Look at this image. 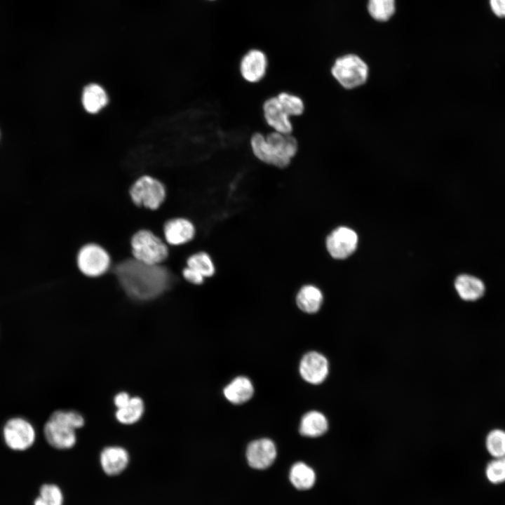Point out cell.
I'll return each mask as SVG.
<instances>
[{
	"instance_id": "obj_18",
	"label": "cell",
	"mask_w": 505,
	"mask_h": 505,
	"mask_svg": "<svg viewBox=\"0 0 505 505\" xmlns=\"http://www.w3.org/2000/svg\"><path fill=\"white\" fill-rule=\"evenodd\" d=\"M225 398L234 404H242L253 395L254 389L251 381L245 377L239 376L234 379L224 389Z\"/></svg>"
},
{
	"instance_id": "obj_20",
	"label": "cell",
	"mask_w": 505,
	"mask_h": 505,
	"mask_svg": "<svg viewBox=\"0 0 505 505\" xmlns=\"http://www.w3.org/2000/svg\"><path fill=\"white\" fill-rule=\"evenodd\" d=\"M323 302L321 291L316 286H302L296 296V303L299 309L307 314L317 312Z\"/></svg>"
},
{
	"instance_id": "obj_4",
	"label": "cell",
	"mask_w": 505,
	"mask_h": 505,
	"mask_svg": "<svg viewBox=\"0 0 505 505\" xmlns=\"http://www.w3.org/2000/svg\"><path fill=\"white\" fill-rule=\"evenodd\" d=\"M131 248L134 259L147 264H159L168 255L166 245L147 230L135 234L131 239Z\"/></svg>"
},
{
	"instance_id": "obj_7",
	"label": "cell",
	"mask_w": 505,
	"mask_h": 505,
	"mask_svg": "<svg viewBox=\"0 0 505 505\" xmlns=\"http://www.w3.org/2000/svg\"><path fill=\"white\" fill-rule=\"evenodd\" d=\"M6 444L14 450H25L35 440V431L32 425L22 418H13L5 424L3 430Z\"/></svg>"
},
{
	"instance_id": "obj_13",
	"label": "cell",
	"mask_w": 505,
	"mask_h": 505,
	"mask_svg": "<svg viewBox=\"0 0 505 505\" xmlns=\"http://www.w3.org/2000/svg\"><path fill=\"white\" fill-rule=\"evenodd\" d=\"M262 110L265 122L274 131L291 134L293 127L290 117L281 107L276 96L267 99L263 104Z\"/></svg>"
},
{
	"instance_id": "obj_2",
	"label": "cell",
	"mask_w": 505,
	"mask_h": 505,
	"mask_svg": "<svg viewBox=\"0 0 505 505\" xmlns=\"http://www.w3.org/2000/svg\"><path fill=\"white\" fill-rule=\"evenodd\" d=\"M250 146L259 161L279 168L288 166L298 150L297 141L291 134L275 131L267 135L254 133L250 140Z\"/></svg>"
},
{
	"instance_id": "obj_15",
	"label": "cell",
	"mask_w": 505,
	"mask_h": 505,
	"mask_svg": "<svg viewBox=\"0 0 505 505\" xmlns=\"http://www.w3.org/2000/svg\"><path fill=\"white\" fill-rule=\"evenodd\" d=\"M163 231L168 243L178 245L186 243L193 238L195 235V227L187 219L175 218L165 224Z\"/></svg>"
},
{
	"instance_id": "obj_24",
	"label": "cell",
	"mask_w": 505,
	"mask_h": 505,
	"mask_svg": "<svg viewBox=\"0 0 505 505\" xmlns=\"http://www.w3.org/2000/svg\"><path fill=\"white\" fill-rule=\"evenodd\" d=\"M488 453L493 457H505V430L493 429L490 431L485 440Z\"/></svg>"
},
{
	"instance_id": "obj_26",
	"label": "cell",
	"mask_w": 505,
	"mask_h": 505,
	"mask_svg": "<svg viewBox=\"0 0 505 505\" xmlns=\"http://www.w3.org/2000/svg\"><path fill=\"white\" fill-rule=\"evenodd\" d=\"M63 494L55 484H44L39 490V495L34 505H63Z\"/></svg>"
},
{
	"instance_id": "obj_3",
	"label": "cell",
	"mask_w": 505,
	"mask_h": 505,
	"mask_svg": "<svg viewBox=\"0 0 505 505\" xmlns=\"http://www.w3.org/2000/svg\"><path fill=\"white\" fill-rule=\"evenodd\" d=\"M368 66L365 61L354 54L338 58L331 69L333 77L346 89L364 84L368 79Z\"/></svg>"
},
{
	"instance_id": "obj_11",
	"label": "cell",
	"mask_w": 505,
	"mask_h": 505,
	"mask_svg": "<svg viewBox=\"0 0 505 505\" xmlns=\"http://www.w3.org/2000/svg\"><path fill=\"white\" fill-rule=\"evenodd\" d=\"M329 364L327 358L316 351L306 354L299 363V373L302 377L312 384H319L327 377Z\"/></svg>"
},
{
	"instance_id": "obj_1",
	"label": "cell",
	"mask_w": 505,
	"mask_h": 505,
	"mask_svg": "<svg viewBox=\"0 0 505 505\" xmlns=\"http://www.w3.org/2000/svg\"><path fill=\"white\" fill-rule=\"evenodd\" d=\"M115 274L124 290L131 297L150 299L161 295L168 286V271L159 264H147L127 260L115 268Z\"/></svg>"
},
{
	"instance_id": "obj_12",
	"label": "cell",
	"mask_w": 505,
	"mask_h": 505,
	"mask_svg": "<svg viewBox=\"0 0 505 505\" xmlns=\"http://www.w3.org/2000/svg\"><path fill=\"white\" fill-rule=\"evenodd\" d=\"M276 457L274 442L269 438H261L251 442L246 450L248 464L255 469H264L270 466Z\"/></svg>"
},
{
	"instance_id": "obj_27",
	"label": "cell",
	"mask_w": 505,
	"mask_h": 505,
	"mask_svg": "<svg viewBox=\"0 0 505 505\" xmlns=\"http://www.w3.org/2000/svg\"><path fill=\"white\" fill-rule=\"evenodd\" d=\"M187 264L188 267L196 270L205 278L212 276L215 274L213 262L206 252H199L193 254L188 258Z\"/></svg>"
},
{
	"instance_id": "obj_8",
	"label": "cell",
	"mask_w": 505,
	"mask_h": 505,
	"mask_svg": "<svg viewBox=\"0 0 505 505\" xmlns=\"http://www.w3.org/2000/svg\"><path fill=\"white\" fill-rule=\"evenodd\" d=\"M77 263L79 269L85 275L97 276L108 269L110 258L102 247L95 244H88L80 250Z\"/></svg>"
},
{
	"instance_id": "obj_30",
	"label": "cell",
	"mask_w": 505,
	"mask_h": 505,
	"mask_svg": "<svg viewBox=\"0 0 505 505\" xmlns=\"http://www.w3.org/2000/svg\"><path fill=\"white\" fill-rule=\"evenodd\" d=\"M131 396L126 391L117 393L113 398V403L116 409L126 406L131 399Z\"/></svg>"
},
{
	"instance_id": "obj_14",
	"label": "cell",
	"mask_w": 505,
	"mask_h": 505,
	"mask_svg": "<svg viewBox=\"0 0 505 505\" xmlns=\"http://www.w3.org/2000/svg\"><path fill=\"white\" fill-rule=\"evenodd\" d=\"M130 454L128 450L119 445L104 447L100 454V463L104 473L114 476L121 473L128 466Z\"/></svg>"
},
{
	"instance_id": "obj_17",
	"label": "cell",
	"mask_w": 505,
	"mask_h": 505,
	"mask_svg": "<svg viewBox=\"0 0 505 505\" xmlns=\"http://www.w3.org/2000/svg\"><path fill=\"white\" fill-rule=\"evenodd\" d=\"M454 288L459 296L463 300L468 302L479 299L485 292V286L483 281L469 274L458 276L454 281Z\"/></svg>"
},
{
	"instance_id": "obj_16",
	"label": "cell",
	"mask_w": 505,
	"mask_h": 505,
	"mask_svg": "<svg viewBox=\"0 0 505 505\" xmlns=\"http://www.w3.org/2000/svg\"><path fill=\"white\" fill-rule=\"evenodd\" d=\"M81 100L82 106L86 112L97 114L107 106L109 97L106 90L102 86L98 83H91L83 88Z\"/></svg>"
},
{
	"instance_id": "obj_23",
	"label": "cell",
	"mask_w": 505,
	"mask_h": 505,
	"mask_svg": "<svg viewBox=\"0 0 505 505\" xmlns=\"http://www.w3.org/2000/svg\"><path fill=\"white\" fill-rule=\"evenodd\" d=\"M368 11L375 20L380 22L386 21L395 13V0H368Z\"/></svg>"
},
{
	"instance_id": "obj_25",
	"label": "cell",
	"mask_w": 505,
	"mask_h": 505,
	"mask_svg": "<svg viewBox=\"0 0 505 505\" xmlns=\"http://www.w3.org/2000/svg\"><path fill=\"white\" fill-rule=\"evenodd\" d=\"M276 97L283 110L290 116H298L304 111L303 100L298 95L289 92H281Z\"/></svg>"
},
{
	"instance_id": "obj_22",
	"label": "cell",
	"mask_w": 505,
	"mask_h": 505,
	"mask_svg": "<svg viewBox=\"0 0 505 505\" xmlns=\"http://www.w3.org/2000/svg\"><path fill=\"white\" fill-rule=\"evenodd\" d=\"M289 477L292 484L302 490L311 488L316 481L314 471L303 462H297L292 466Z\"/></svg>"
},
{
	"instance_id": "obj_19",
	"label": "cell",
	"mask_w": 505,
	"mask_h": 505,
	"mask_svg": "<svg viewBox=\"0 0 505 505\" xmlns=\"http://www.w3.org/2000/svg\"><path fill=\"white\" fill-rule=\"evenodd\" d=\"M328 428V422L325 416L318 411L312 410L302 417L299 433L304 436L316 438L323 435Z\"/></svg>"
},
{
	"instance_id": "obj_9",
	"label": "cell",
	"mask_w": 505,
	"mask_h": 505,
	"mask_svg": "<svg viewBox=\"0 0 505 505\" xmlns=\"http://www.w3.org/2000/svg\"><path fill=\"white\" fill-rule=\"evenodd\" d=\"M268 60L261 50L253 48L246 52L239 64L242 78L250 83H256L264 79L267 74Z\"/></svg>"
},
{
	"instance_id": "obj_6",
	"label": "cell",
	"mask_w": 505,
	"mask_h": 505,
	"mask_svg": "<svg viewBox=\"0 0 505 505\" xmlns=\"http://www.w3.org/2000/svg\"><path fill=\"white\" fill-rule=\"evenodd\" d=\"M43 433L48 443L55 449H71L77 442L76 430L65 422L55 411L46 422Z\"/></svg>"
},
{
	"instance_id": "obj_31",
	"label": "cell",
	"mask_w": 505,
	"mask_h": 505,
	"mask_svg": "<svg viewBox=\"0 0 505 505\" xmlns=\"http://www.w3.org/2000/svg\"><path fill=\"white\" fill-rule=\"evenodd\" d=\"M492 12L499 18H505V0H490Z\"/></svg>"
},
{
	"instance_id": "obj_28",
	"label": "cell",
	"mask_w": 505,
	"mask_h": 505,
	"mask_svg": "<svg viewBox=\"0 0 505 505\" xmlns=\"http://www.w3.org/2000/svg\"><path fill=\"white\" fill-rule=\"evenodd\" d=\"M485 475L492 483L505 482V457L493 458L486 466Z\"/></svg>"
},
{
	"instance_id": "obj_21",
	"label": "cell",
	"mask_w": 505,
	"mask_h": 505,
	"mask_svg": "<svg viewBox=\"0 0 505 505\" xmlns=\"http://www.w3.org/2000/svg\"><path fill=\"white\" fill-rule=\"evenodd\" d=\"M145 405L140 396H132L129 403L122 408L116 409V420L123 425H133L138 422L144 415Z\"/></svg>"
},
{
	"instance_id": "obj_10",
	"label": "cell",
	"mask_w": 505,
	"mask_h": 505,
	"mask_svg": "<svg viewBox=\"0 0 505 505\" xmlns=\"http://www.w3.org/2000/svg\"><path fill=\"white\" fill-rule=\"evenodd\" d=\"M358 236L356 232L345 227L335 229L326 239V247L332 257L344 259L356 249Z\"/></svg>"
},
{
	"instance_id": "obj_5",
	"label": "cell",
	"mask_w": 505,
	"mask_h": 505,
	"mask_svg": "<svg viewBox=\"0 0 505 505\" xmlns=\"http://www.w3.org/2000/svg\"><path fill=\"white\" fill-rule=\"evenodd\" d=\"M130 195L136 205L154 210L163 202L166 189L158 180L149 175H143L131 186Z\"/></svg>"
},
{
	"instance_id": "obj_29",
	"label": "cell",
	"mask_w": 505,
	"mask_h": 505,
	"mask_svg": "<svg viewBox=\"0 0 505 505\" xmlns=\"http://www.w3.org/2000/svg\"><path fill=\"white\" fill-rule=\"evenodd\" d=\"M182 275L185 280L195 285L201 284L205 278L200 273L188 267L183 269Z\"/></svg>"
}]
</instances>
